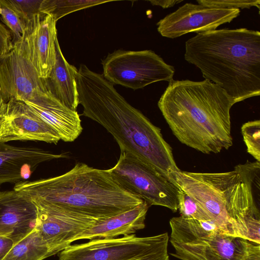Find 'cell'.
Here are the masks:
<instances>
[{"mask_svg":"<svg viewBox=\"0 0 260 260\" xmlns=\"http://www.w3.org/2000/svg\"><path fill=\"white\" fill-rule=\"evenodd\" d=\"M76 83L82 115L102 125L121 151L169 178L180 170L160 129L129 104L103 75L81 64Z\"/></svg>","mask_w":260,"mask_h":260,"instance_id":"6da1fadb","label":"cell"},{"mask_svg":"<svg viewBox=\"0 0 260 260\" xmlns=\"http://www.w3.org/2000/svg\"><path fill=\"white\" fill-rule=\"evenodd\" d=\"M235 104L223 89L207 80H172L158 106L181 143L211 154L233 145L230 110Z\"/></svg>","mask_w":260,"mask_h":260,"instance_id":"7a4b0ae2","label":"cell"},{"mask_svg":"<svg viewBox=\"0 0 260 260\" xmlns=\"http://www.w3.org/2000/svg\"><path fill=\"white\" fill-rule=\"evenodd\" d=\"M259 165L247 162L220 173L179 170L169 178L198 203L222 232L260 244V213L253 189L259 184Z\"/></svg>","mask_w":260,"mask_h":260,"instance_id":"3957f363","label":"cell"},{"mask_svg":"<svg viewBox=\"0 0 260 260\" xmlns=\"http://www.w3.org/2000/svg\"><path fill=\"white\" fill-rule=\"evenodd\" d=\"M184 58L236 103L260 94V32L246 28L198 33L185 42Z\"/></svg>","mask_w":260,"mask_h":260,"instance_id":"277c9868","label":"cell"},{"mask_svg":"<svg viewBox=\"0 0 260 260\" xmlns=\"http://www.w3.org/2000/svg\"><path fill=\"white\" fill-rule=\"evenodd\" d=\"M13 189L36 204L98 219L115 216L144 202L125 190L108 170L83 163L59 176L18 182Z\"/></svg>","mask_w":260,"mask_h":260,"instance_id":"5b68a950","label":"cell"},{"mask_svg":"<svg viewBox=\"0 0 260 260\" xmlns=\"http://www.w3.org/2000/svg\"><path fill=\"white\" fill-rule=\"evenodd\" d=\"M171 255L181 260H248L260 244L225 234L211 221L174 217L170 220Z\"/></svg>","mask_w":260,"mask_h":260,"instance_id":"8992f818","label":"cell"},{"mask_svg":"<svg viewBox=\"0 0 260 260\" xmlns=\"http://www.w3.org/2000/svg\"><path fill=\"white\" fill-rule=\"evenodd\" d=\"M168 241V233L146 237L132 234L93 239L70 245L60 252L58 260H170Z\"/></svg>","mask_w":260,"mask_h":260,"instance_id":"52a82bcc","label":"cell"},{"mask_svg":"<svg viewBox=\"0 0 260 260\" xmlns=\"http://www.w3.org/2000/svg\"><path fill=\"white\" fill-rule=\"evenodd\" d=\"M108 170L125 190L149 206L177 211L182 191L169 178L128 153L121 151L117 162Z\"/></svg>","mask_w":260,"mask_h":260,"instance_id":"ba28073f","label":"cell"},{"mask_svg":"<svg viewBox=\"0 0 260 260\" xmlns=\"http://www.w3.org/2000/svg\"><path fill=\"white\" fill-rule=\"evenodd\" d=\"M103 76L112 84L134 90L159 81L170 82L174 68L154 51L118 50L102 61Z\"/></svg>","mask_w":260,"mask_h":260,"instance_id":"9c48e42d","label":"cell"},{"mask_svg":"<svg viewBox=\"0 0 260 260\" xmlns=\"http://www.w3.org/2000/svg\"><path fill=\"white\" fill-rule=\"evenodd\" d=\"M0 86L7 103L13 100L38 105L52 95L29 59L23 38L0 57Z\"/></svg>","mask_w":260,"mask_h":260,"instance_id":"30bf717a","label":"cell"},{"mask_svg":"<svg viewBox=\"0 0 260 260\" xmlns=\"http://www.w3.org/2000/svg\"><path fill=\"white\" fill-rule=\"evenodd\" d=\"M240 10L209 7L186 3L157 23V31L164 37L174 39L189 32L216 29L237 18Z\"/></svg>","mask_w":260,"mask_h":260,"instance_id":"8fae6325","label":"cell"},{"mask_svg":"<svg viewBox=\"0 0 260 260\" xmlns=\"http://www.w3.org/2000/svg\"><path fill=\"white\" fill-rule=\"evenodd\" d=\"M36 205L38 212L35 229L46 243L51 256L66 249L80 235L102 220Z\"/></svg>","mask_w":260,"mask_h":260,"instance_id":"7c38bea8","label":"cell"},{"mask_svg":"<svg viewBox=\"0 0 260 260\" xmlns=\"http://www.w3.org/2000/svg\"><path fill=\"white\" fill-rule=\"evenodd\" d=\"M57 133L32 113L24 102L11 100L5 114L0 118V142L36 141L57 144Z\"/></svg>","mask_w":260,"mask_h":260,"instance_id":"4fadbf2b","label":"cell"},{"mask_svg":"<svg viewBox=\"0 0 260 260\" xmlns=\"http://www.w3.org/2000/svg\"><path fill=\"white\" fill-rule=\"evenodd\" d=\"M38 208L27 195L15 189L0 191V236L14 245L35 229Z\"/></svg>","mask_w":260,"mask_h":260,"instance_id":"5bb4252c","label":"cell"},{"mask_svg":"<svg viewBox=\"0 0 260 260\" xmlns=\"http://www.w3.org/2000/svg\"><path fill=\"white\" fill-rule=\"evenodd\" d=\"M62 155L29 146H16L0 142V187L5 183L27 180L41 164Z\"/></svg>","mask_w":260,"mask_h":260,"instance_id":"9a60e30c","label":"cell"},{"mask_svg":"<svg viewBox=\"0 0 260 260\" xmlns=\"http://www.w3.org/2000/svg\"><path fill=\"white\" fill-rule=\"evenodd\" d=\"M56 23L47 15L23 37L26 54L42 79L48 77L56 61Z\"/></svg>","mask_w":260,"mask_h":260,"instance_id":"2e32d148","label":"cell"},{"mask_svg":"<svg viewBox=\"0 0 260 260\" xmlns=\"http://www.w3.org/2000/svg\"><path fill=\"white\" fill-rule=\"evenodd\" d=\"M23 102L32 113L51 127L61 140L73 142L81 134L83 128L77 111L67 108L53 96L38 105Z\"/></svg>","mask_w":260,"mask_h":260,"instance_id":"e0dca14e","label":"cell"},{"mask_svg":"<svg viewBox=\"0 0 260 260\" xmlns=\"http://www.w3.org/2000/svg\"><path fill=\"white\" fill-rule=\"evenodd\" d=\"M149 207L144 201L130 210L100 220L80 235L76 241L115 238L121 235L135 234L145 228V219Z\"/></svg>","mask_w":260,"mask_h":260,"instance_id":"ac0fdd59","label":"cell"},{"mask_svg":"<svg viewBox=\"0 0 260 260\" xmlns=\"http://www.w3.org/2000/svg\"><path fill=\"white\" fill-rule=\"evenodd\" d=\"M56 61L48 77L44 79L48 92L67 108L76 111L79 104L76 77L78 70L65 59L57 39Z\"/></svg>","mask_w":260,"mask_h":260,"instance_id":"d6986e66","label":"cell"},{"mask_svg":"<svg viewBox=\"0 0 260 260\" xmlns=\"http://www.w3.org/2000/svg\"><path fill=\"white\" fill-rule=\"evenodd\" d=\"M50 256L46 243L34 229L15 244L3 260H43Z\"/></svg>","mask_w":260,"mask_h":260,"instance_id":"ffe728a7","label":"cell"},{"mask_svg":"<svg viewBox=\"0 0 260 260\" xmlns=\"http://www.w3.org/2000/svg\"><path fill=\"white\" fill-rule=\"evenodd\" d=\"M104 0H42L41 12L57 21L66 15L86 8L112 2Z\"/></svg>","mask_w":260,"mask_h":260,"instance_id":"44dd1931","label":"cell"},{"mask_svg":"<svg viewBox=\"0 0 260 260\" xmlns=\"http://www.w3.org/2000/svg\"><path fill=\"white\" fill-rule=\"evenodd\" d=\"M18 15L29 34L46 16L41 12L42 0H3Z\"/></svg>","mask_w":260,"mask_h":260,"instance_id":"7402d4cb","label":"cell"},{"mask_svg":"<svg viewBox=\"0 0 260 260\" xmlns=\"http://www.w3.org/2000/svg\"><path fill=\"white\" fill-rule=\"evenodd\" d=\"M243 140L247 151L256 160L260 161V121H250L241 127Z\"/></svg>","mask_w":260,"mask_h":260,"instance_id":"603a6c76","label":"cell"},{"mask_svg":"<svg viewBox=\"0 0 260 260\" xmlns=\"http://www.w3.org/2000/svg\"><path fill=\"white\" fill-rule=\"evenodd\" d=\"M1 4V19L9 28L13 36V42L15 44L21 40L25 33V27L18 15L6 5L3 0Z\"/></svg>","mask_w":260,"mask_h":260,"instance_id":"cb8c5ba5","label":"cell"},{"mask_svg":"<svg viewBox=\"0 0 260 260\" xmlns=\"http://www.w3.org/2000/svg\"><path fill=\"white\" fill-rule=\"evenodd\" d=\"M181 216L187 219L211 221L205 211L191 197L182 191L178 209Z\"/></svg>","mask_w":260,"mask_h":260,"instance_id":"d4e9b609","label":"cell"},{"mask_svg":"<svg viewBox=\"0 0 260 260\" xmlns=\"http://www.w3.org/2000/svg\"><path fill=\"white\" fill-rule=\"evenodd\" d=\"M198 4L205 6L221 9H250L255 7L259 11V0H197Z\"/></svg>","mask_w":260,"mask_h":260,"instance_id":"484cf974","label":"cell"},{"mask_svg":"<svg viewBox=\"0 0 260 260\" xmlns=\"http://www.w3.org/2000/svg\"><path fill=\"white\" fill-rule=\"evenodd\" d=\"M13 47L11 31L0 22V57L11 51Z\"/></svg>","mask_w":260,"mask_h":260,"instance_id":"4316f807","label":"cell"},{"mask_svg":"<svg viewBox=\"0 0 260 260\" xmlns=\"http://www.w3.org/2000/svg\"><path fill=\"white\" fill-rule=\"evenodd\" d=\"M14 245V242L8 236H0V260H3Z\"/></svg>","mask_w":260,"mask_h":260,"instance_id":"83f0119b","label":"cell"},{"mask_svg":"<svg viewBox=\"0 0 260 260\" xmlns=\"http://www.w3.org/2000/svg\"><path fill=\"white\" fill-rule=\"evenodd\" d=\"M153 6H158L164 9L169 8L173 7L176 4L182 2V0H159L149 1Z\"/></svg>","mask_w":260,"mask_h":260,"instance_id":"f1b7e54d","label":"cell"},{"mask_svg":"<svg viewBox=\"0 0 260 260\" xmlns=\"http://www.w3.org/2000/svg\"><path fill=\"white\" fill-rule=\"evenodd\" d=\"M7 104L8 103L6 102L2 95L0 86V118L5 114L7 108Z\"/></svg>","mask_w":260,"mask_h":260,"instance_id":"f546056e","label":"cell"},{"mask_svg":"<svg viewBox=\"0 0 260 260\" xmlns=\"http://www.w3.org/2000/svg\"><path fill=\"white\" fill-rule=\"evenodd\" d=\"M248 260H260V249L255 251Z\"/></svg>","mask_w":260,"mask_h":260,"instance_id":"4dcf8cb0","label":"cell"},{"mask_svg":"<svg viewBox=\"0 0 260 260\" xmlns=\"http://www.w3.org/2000/svg\"><path fill=\"white\" fill-rule=\"evenodd\" d=\"M1 9H2V7H1V4L0 3V14H1Z\"/></svg>","mask_w":260,"mask_h":260,"instance_id":"1f68e13d","label":"cell"}]
</instances>
